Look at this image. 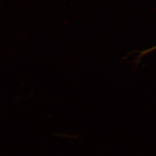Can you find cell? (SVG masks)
<instances>
[{"label":"cell","instance_id":"6da1fadb","mask_svg":"<svg viewBox=\"0 0 156 156\" xmlns=\"http://www.w3.org/2000/svg\"><path fill=\"white\" fill-rule=\"evenodd\" d=\"M154 49H156V46H155L154 47H153V48H151V49H149V50H147L145 51L142 53V55H145L146 53H147L150 52V51H152V50H154Z\"/></svg>","mask_w":156,"mask_h":156}]
</instances>
